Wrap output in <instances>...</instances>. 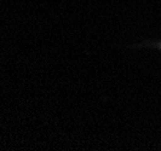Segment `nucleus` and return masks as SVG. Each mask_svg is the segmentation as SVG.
<instances>
[{"label":"nucleus","instance_id":"f257e3e1","mask_svg":"<svg viewBox=\"0 0 161 151\" xmlns=\"http://www.w3.org/2000/svg\"><path fill=\"white\" fill-rule=\"evenodd\" d=\"M149 46H153V47L158 48V50L161 52V41H158V42H152V44H149Z\"/></svg>","mask_w":161,"mask_h":151}]
</instances>
